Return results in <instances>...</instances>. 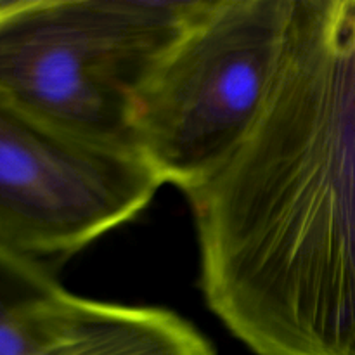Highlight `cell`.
Returning a JSON list of instances; mask_svg holds the SVG:
<instances>
[{"mask_svg": "<svg viewBox=\"0 0 355 355\" xmlns=\"http://www.w3.org/2000/svg\"><path fill=\"white\" fill-rule=\"evenodd\" d=\"M208 307L257 355H355V0H295L262 116L187 194Z\"/></svg>", "mask_w": 355, "mask_h": 355, "instance_id": "1", "label": "cell"}, {"mask_svg": "<svg viewBox=\"0 0 355 355\" xmlns=\"http://www.w3.org/2000/svg\"><path fill=\"white\" fill-rule=\"evenodd\" d=\"M73 298L37 259L0 241V355H44L58 342Z\"/></svg>", "mask_w": 355, "mask_h": 355, "instance_id": "6", "label": "cell"}, {"mask_svg": "<svg viewBox=\"0 0 355 355\" xmlns=\"http://www.w3.org/2000/svg\"><path fill=\"white\" fill-rule=\"evenodd\" d=\"M295 0H203L132 114V144L162 184L194 193L231 159L272 94Z\"/></svg>", "mask_w": 355, "mask_h": 355, "instance_id": "3", "label": "cell"}, {"mask_svg": "<svg viewBox=\"0 0 355 355\" xmlns=\"http://www.w3.org/2000/svg\"><path fill=\"white\" fill-rule=\"evenodd\" d=\"M10 2H12V0H0V14H2L3 10L10 6Z\"/></svg>", "mask_w": 355, "mask_h": 355, "instance_id": "7", "label": "cell"}, {"mask_svg": "<svg viewBox=\"0 0 355 355\" xmlns=\"http://www.w3.org/2000/svg\"><path fill=\"white\" fill-rule=\"evenodd\" d=\"M44 355H215L186 319L156 307L73 298L58 342Z\"/></svg>", "mask_w": 355, "mask_h": 355, "instance_id": "5", "label": "cell"}, {"mask_svg": "<svg viewBox=\"0 0 355 355\" xmlns=\"http://www.w3.org/2000/svg\"><path fill=\"white\" fill-rule=\"evenodd\" d=\"M163 186L134 148L52 128L0 99V241L68 255L141 214Z\"/></svg>", "mask_w": 355, "mask_h": 355, "instance_id": "4", "label": "cell"}, {"mask_svg": "<svg viewBox=\"0 0 355 355\" xmlns=\"http://www.w3.org/2000/svg\"><path fill=\"white\" fill-rule=\"evenodd\" d=\"M198 3L12 0L0 14V99L66 134L134 148L135 97Z\"/></svg>", "mask_w": 355, "mask_h": 355, "instance_id": "2", "label": "cell"}]
</instances>
